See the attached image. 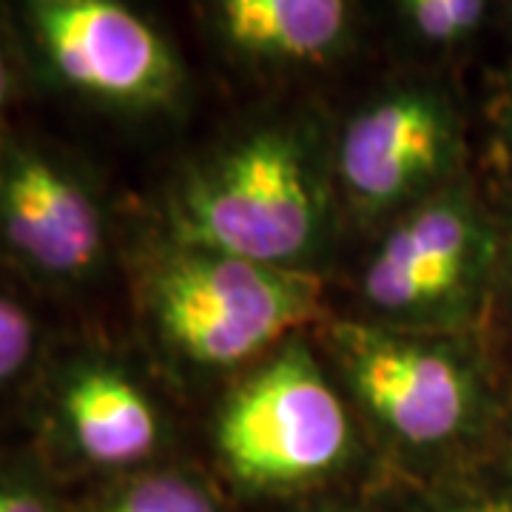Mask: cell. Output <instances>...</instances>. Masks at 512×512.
<instances>
[{
  "label": "cell",
  "instance_id": "10",
  "mask_svg": "<svg viewBox=\"0 0 512 512\" xmlns=\"http://www.w3.org/2000/svg\"><path fill=\"white\" fill-rule=\"evenodd\" d=\"M228 46L256 63L313 66L342 52L350 0H211Z\"/></svg>",
  "mask_w": 512,
  "mask_h": 512
},
{
  "label": "cell",
  "instance_id": "9",
  "mask_svg": "<svg viewBox=\"0 0 512 512\" xmlns=\"http://www.w3.org/2000/svg\"><path fill=\"white\" fill-rule=\"evenodd\" d=\"M57 419L74 453L94 467H131L160 444V416L143 387L111 365L69 373L57 396Z\"/></svg>",
  "mask_w": 512,
  "mask_h": 512
},
{
  "label": "cell",
  "instance_id": "14",
  "mask_svg": "<svg viewBox=\"0 0 512 512\" xmlns=\"http://www.w3.org/2000/svg\"><path fill=\"white\" fill-rule=\"evenodd\" d=\"M0 512H55L40 495L0 478Z\"/></svg>",
  "mask_w": 512,
  "mask_h": 512
},
{
  "label": "cell",
  "instance_id": "12",
  "mask_svg": "<svg viewBox=\"0 0 512 512\" xmlns=\"http://www.w3.org/2000/svg\"><path fill=\"white\" fill-rule=\"evenodd\" d=\"M410 26L427 43H456L470 35L481 15L473 12L464 0H402Z\"/></svg>",
  "mask_w": 512,
  "mask_h": 512
},
{
  "label": "cell",
  "instance_id": "11",
  "mask_svg": "<svg viewBox=\"0 0 512 512\" xmlns=\"http://www.w3.org/2000/svg\"><path fill=\"white\" fill-rule=\"evenodd\" d=\"M94 512H217V504L194 478L151 473L117 487Z\"/></svg>",
  "mask_w": 512,
  "mask_h": 512
},
{
  "label": "cell",
  "instance_id": "4",
  "mask_svg": "<svg viewBox=\"0 0 512 512\" xmlns=\"http://www.w3.org/2000/svg\"><path fill=\"white\" fill-rule=\"evenodd\" d=\"M487 259V231L473 202L439 194L382 239L362 274V299L390 328L456 325L476 305Z\"/></svg>",
  "mask_w": 512,
  "mask_h": 512
},
{
  "label": "cell",
  "instance_id": "1",
  "mask_svg": "<svg viewBox=\"0 0 512 512\" xmlns=\"http://www.w3.org/2000/svg\"><path fill=\"white\" fill-rule=\"evenodd\" d=\"M325 191L299 137L262 128L197 168L171 202L177 245L296 268L325 234Z\"/></svg>",
  "mask_w": 512,
  "mask_h": 512
},
{
  "label": "cell",
  "instance_id": "7",
  "mask_svg": "<svg viewBox=\"0 0 512 512\" xmlns=\"http://www.w3.org/2000/svg\"><path fill=\"white\" fill-rule=\"evenodd\" d=\"M0 251L52 282H83L106 259V222L86 183L29 146L0 148Z\"/></svg>",
  "mask_w": 512,
  "mask_h": 512
},
{
  "label": "cell",
  "instance_id": "16",
  "mask_svg": "<svg viewBox=\"0 0 512 512\" xmlns=\"http://www.w3.org/2000/svg\"><path fill=\"white\" fill-rule=\"evenodd\" d=\"M501 123H504V131H507V137L512 140V83L507 94H504V100H501Z\"/></svg>",
  "mask_w": 512,
  "mask_h": 512
},
{
  "label": "cell",
  "instance_id": "6",
  "mask_svg": "<svg viewBox=\"0 0 512 512\" xmlns=\"http://www.w3.org/2000/svg\"><path fill=\"white\" fill-rule=\"evenodd\" d=\"M333 350L356 399L393 439L441 447L476 419V373L447 345L413 330L339 325Z\"/></svg>",
  "mask_w": 512,
  "mask_h": 512
},
{
  "label": "cell",
  "instance_id": "18",
  "mask_svg": "<svg viewBox=\"0 0 512 512\" xmlns=\"http://www.w3.org/2000/svg\"><path fill=\"white\" fill-rule=\"evenodd\" d=\"M473 12H478V15H484V6H487V0H464Z\"/></svg>",
  "mask_w": 512,
  "mask_h": 512
},
{
  "label": "cell",
  "instance_id": "13",
  "mask_svg": "<svg viewBox=\"0 0 512 512\" xmlns=\"http://www.w3.org/2000/svg\"><path fill=\"white\" fill-rule=\"evenodd\" d=\"M35 345V319L9 296H0V384L23 373L35 356Z\"/></svg>",
  "mask_w": 512,
  "mask_h": 512
},
{
  "label": "cell",
  "instance_id": "5",
  "mask_svg": "<svg viewBox=\"0 0 512 512\" xmlns=\"http://www.w3.org/2000/svg\"><path fill=\"white\" fill-rule=\"evenodd\" d=\"M49 72L72 92L114 109L168 106L183 69L174 49L123 0H23Z\"/></svg>",
  "mask_w": 512,
  "mask_h": 512
},
{
  "label": "cell",
  "instance_id": "8",
  "mask_svg": "<svg viewBox=\"0 0 512 512\" xmlns=\"http://www.w3.org/2000/svg\"><path fill=\"white\" fill-rule=\"evenodd\" d=\"M456 120L439 94L404 89L362 109L339 143V180L367 214L419 202L450 171Z\"/></svg>",
  "mask_w": 512,
  "mask_h": 512
},
{
  "label": "cell",
  "instance_id": "15",
  "mask_svg": "<svg viewBox=\"0 0 512 512\" xmlns=\"http://www.w3.org/2000/svg\"><path fill=\"white\" fill-rule=\"evenodd\" d=\"M9 94H12V74H9V63H6L3 46H0V120H3L6 103H9Z\"/></svg>",
  "mask_w": 512,
  "mask_h": 512
},
{
  "label": "cell",
  "instance_id": "17",
  "mask_svg": "<svg viewBox=\"0 0 512 512\" xmlns=\"http://www.w3.org/2000/svg\"><path fill=\"white\" fill-rule=\"evenodd\" d=\"M458 512H512V507L504 501H484V504H473V507H464Z\"/></svg>",
  "mask_w": 512,
  "mask_h": 512
},
{
  "label": "cell",
  "instance_id": "3",
  "mask_svg": "<svg viewBox=\"0 0 512 512\" xmlns=\"http://www.w3.org/2000/svg\"><path fill=\"white\" fill-rule=\"evenodd\" d=\"M217 444L239 481L293 487L345 461L350 421L311 353L288 348L239 384L222 407Z\"/></svg>",
  "mask_w": 512,
  "mask_h": 512
},
{
  "label": "cell",
  "instance_id": "2",
  "mask_svg": "<svg viewBox=\"0 0 512 512\" xmlns=\"http://www.w3.org/2000/svg\"><path fill=\"white\" fill-rule=\"evenodd\" d=\"M163 342L202 367H234L276 345L322 311V285L299 268L177 245L146 288Z\"/></svg>",
  "mask_w": 512,
  "mask_h": 512
}]
</instances>
